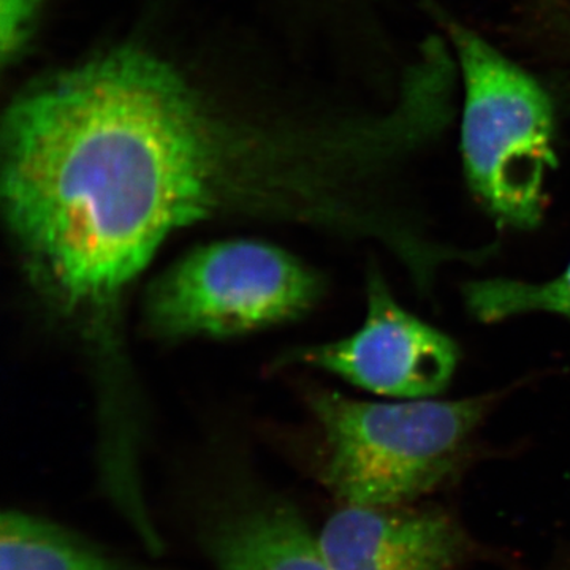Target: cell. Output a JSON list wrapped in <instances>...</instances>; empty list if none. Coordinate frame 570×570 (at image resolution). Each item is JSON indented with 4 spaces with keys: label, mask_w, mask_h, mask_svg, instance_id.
Instances as JSON below:
<instances>
[{
    "label": "cell",
    "mask_w": 570,
    "mask_h": 570,
    "mask_svg": "<svg viewBox=\"0 0 570 570\" xmlns=\"http://www.w3.org/2000/svg\"><path fill=\"white\" fill-rule=\"evenodd\" d=\"M0 164L3 219L33 295L118 374L127 295L175 235L234 219L314 228L325 209L305 141L227 129L137 50L14 104Z\"/></svg>",
    "instance_id": "cell-1"
},
{
    "label": "cell",
    "mask_w": 570,
    "mask_h": 570,
    "mask_svg": "<svg viewBox=\"0 0 570 570\" xmlns=\"http://www.w3.org/2000/svg\"><path fill=\"white\" fill-rule=\"evenodd\" d=\"M505 392L461 400H356L307 392L324 452V480L347 505L400 508L438 489Z\"/></svg>",
    "instance_id": "cell-2"
},
{
    "label": "cell",
    "mask_w": 570,
    "mask_h": 570,
    "mask_svg": "<svg viewBox=\"0 0 570 570\" xmlns=\"http://www.w3.org/2000/svg\"><path fill=\"white\" fill-rule=\"evenodd\" d=\"M455 51L461 159L469 189L499 225L532 230L557 168V104L539 78L479 33L430 6Z\"/></svg>",
    "instance_id": "cell-3"
},
{
    "label": "cell",
    "mask_w": 570,
    "mask_h": 570,
    "mask_svg": "<svg viewBox=\"0 0 570 570\" xmlns=\"http://www.w3.org/2000/svg\"><path fill=\"white\" fill-rule=\"evenodd\" d=\"M316 269L258 239L200 246L157 277L142 307L160 341L225 340L305 317L324 295Z\"/></svg>",
    "instance_id": "cell-4"
},
{
    "label": "cell",
    "mask_w": 570,
    "mask_h": 570,
    "mask_svg": "<svg viewBox=\"0 0 570 570\" xmlns=\"http://www.w3.org/2000/svg\"><path fill=\"white\" fill-rule=\"evenodd\" d=\"M460 356L456 341L404 309L371 266L362 326L340 340L292 348L276 366L314 367L400 401L431 400L448 390Z\"/></svg>",
    "instance_id": "cell-5"
},
{
    "label": "cell",
    "mask_w": 570,
    "mask_h": 570,
    "mask_svg": "<svg viewBox=\"0 0 570 570\" xmlns=\"http://www.w3.org/2000/svg\"><path fill=\"white\" fill-rule=\"evenodd\" d=\"M347 505L317 540L333 570H455L463 557L459 524L441 510Z\"/></svg>",
    "instance_id": "cell-6"
},
{
    "label": "cell",
    "mask_w": 570,
    "mask_h": 570,
    "mask_svg": "<svg viewBox=\"0 0 570 570\" xmlns=\"http://www.w3.org/2000/svg\"><path fill=\"white\" fill-rule=\"evenodd\" d=\"M209 549L217 570H333L317 534L292 505L254 501L214 527Z\"/></svg>",
    "instance_id": "cell-7"
},
{
    "label": "cell",
    "mask_w": 570,
    "mask_h": 570,
    "mask_svg": "<svg viewBox=\"0 0 570 570\" xmlns=\"http://www.w3.org/2000/svg\"><path fill=\"white\" fill-rule=\"evenodd\" d=\"M0 570H146L112 557L96 543L21 510L0 520Z\"/></svg>",
    "instance_id": "cell-8"
},
{
    "label": "cell",
    "mask_w": 570,
    "mask_h": 570,
    "mask_svg": "<svg viewBox=\"0 0 570 570\" xmlns=\"http://www.w3.org/2000/svg\"><path fill=\"white\" fill-rule=\"evenodd\" d=\"M464 305L482 324H498L532 313L554 314L570 321V262L564 272L546 283L508 277L471 281L463 285Z\"/></svg>",
    "instance_id": "cell-9"
},
{
    "label": "cell",
    "mask_w": 570,
    "mask_h": 570,
    "mask_svg": "<svg viewBox=\"0 0 570 570\" xmlns=\"http://www.w3.org/2000/svg\"><path fill=\"white\" fill-rule=\"evenodd\" d=\"M33 0H0V39L3 55L14 51L31 18Z\"/></svg>",
    "instance_id": "cell-10"
}]
</instances>
